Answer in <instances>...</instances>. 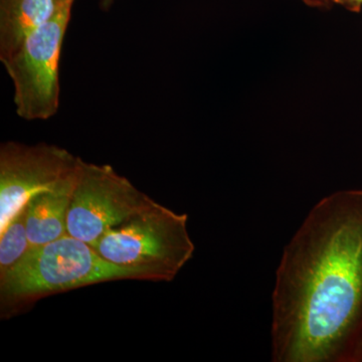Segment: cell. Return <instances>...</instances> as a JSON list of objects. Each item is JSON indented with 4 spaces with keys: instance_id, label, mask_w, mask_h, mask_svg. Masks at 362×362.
Wrapping results in <instances>:
<instances>
[{
    "instance_id": "1",
    "label": "cell",
    "mask_w": 362,
    "mask_h": 362,
    "mask_svg": "<svg viewBox=\"0 0 362 362\" xmlns=\"http://www.w3.org/2000/svg\"><path fill=\"white\" fill-rule=\"evenodd\" d=\"M362 334V189L323 197L284 250L272 293L274 362H354Z\"/></svg>"
},
{
    "instance_id": "2",
    "label": "cell",
    "mask_w": 362,
    "mask_h": 362,
    "mask_svg": "<svg viewBox=\"0 0 362 362\" xmlns=\"http://www.w3.org/2000/svg\"><path fill=\"white\" fill-rule=\"evenodd\" d=\"M127 279L151 281L145 272L111 263L94 247L66 233L32 247L0 278V297L4 307L13 309L57 293Z\"/></svg>"
},
{
    "instance_id": "3",
    "label": "cell",
    "mask_w": 362,
    "mask_h": 362,
    "mask_svg": "<svg viewBox=\"0 0 362 362\" xmlns=\"http://www.w3.org/2000/svg\"><path fill=\"white\" fill-rule=\"evenodd\" d=\"M187 218L156 202L111 228L94 247L111 263L139 269L156 282H170L194 257Z\"/></svg>"
},
{
    "instance_id": "4",
    "label": "cell",
    "mask_w": 362,
    "mask_h": 362,
    "mask_svg": "<svg viewBox=\"0 0 362 362\" xmlns=\"http://www.w3.org/2000/svg\"><path fill=\"white\" fill-rule=\"evenodd\" d=\"M74 0L64 2L13 54L1 59L13 81L16 113L28 121L47 120L59 107V62Z\"/></svg>"
},
{
    "instance_id": "5",
    "label": "cell",
    "mask_w": 362,
    "mask_h": 362,
    "mask_svg": "<svg viewBox=\"0 0 362 362\" xmlns=\"http://www.w3.org/2000/svg\"><path fill=\"white\" fill-rule=\"evenodd\" d=\"M154 202L112 166L82 160L69 204L66 230L95 247L111 228Z\"/></svg>"
},
{
    "instance_id": "6",
    "label": "cell",
    "mask_w": 362,
    "mask_h": 362,
    "mask_svg": "<svg viewBox=\"0 0 362 362\" xmlns=\"http://www.w3.org/2000/svg\"><path fill=\"white\" fill-rule=\"evenodd\" d=\"M83 159L57 145L0 146V233L35 195L73 189Z\"/></svg>"
},
{
    "instance_id": "7",
    "label": "cell",
    "mask_w": 362,
    "mask_h": 362,
    "mask_svg": "<svg viewBox=\"0 0 362 362\" xmlns=\"http://www.w3.org/2000/svg\"><path fill=\"white\" fill-rule=\"evenodd\" d=\"M68 0H0V61L13 54ZM75 1V0H74Z\"/></svg>"
},
{
    "instance_id": "8",
    "label": "cell",
    "mask_w": 362,
    "mask_h": 362,
    "mask_svg": "<svg viewBox=\"0 0 362 362\" xmlns=\"http://www.w3.org/2000/svg\"><path fill=\"white\" fill-rule=\"evenodd\" d=\"M73 189L42 192L28 202L26 228L32 247L44 246L68 233L66 216Z\"/></svg>"
},
{
    "instance_id": "9",
    "label": "cell",
    "mask_w": 362,
    "mask_h": 362,
    "mask_svg": "<svg viewBox=\"0 0 362 362\" xmlns=\"http://www.w3.org/2000/svg\"><path fill=\"white\" fill-rule=\"evenodd\" d=\"M30 249L25 206L0 233V278L18 265Z\"/></svg>"
},
{
    "instance_id": "10",
    "label": "cell",
    "mask_w": 362,
    "mask_h": 362,
    "mask_svg": "<svg viewBox=\"0 0 362 362\" xmlns=\"http://www.w3.org/2000/svg\"><path fill=\"white\" fill-rule=\"evenodd\" d=\"M332 2L354 13H358L362 8V0H332Z\"/></svg>"
},
{
    "instance_id": "11",
    "label": "cell",
    "mask_w": 362,
    "mask_h": 362,
    "mask_svg": "<svg viewBox=\"0 0 362 362\" xmlns=\"http://www.w3.org/2000/svg\"><path fill=\"white\" fill-rule=\"evenodd\" d=\"M305 4L309 6L317 7V8H327L333 4L332 0H303Z\"/></svg>"
},
{
    "instance_id": "12",
    "label": "cell",
    "mask_w": 362,
    "mask_h": 362,
    "mask_svg": "<svg viewBox=\"0 0 362 362\" xmlns=\"http://www.w3.org/2000/svg\"><path fill=\"white\" fill-rule=\"evenodd\" d=\"M98 2H99L100 8H101L102 11H110L115 0H98Z\"/></svg>"
},
{
    "instance_id": "13",
    "label": "cell",
    "mask_w": 362,
    "mask_h": 362,
    "mask_svg": "<svg viewBox=\"0 0 362 362\" xmlns=\"http://www.w3.org/2000/svg\"><path fill=\"white\" fill-rule=\"evenodd\" d=\"M354 362H362V334L361 340H359L358 346H357Z\"/></svg>"
}]
</instances>
